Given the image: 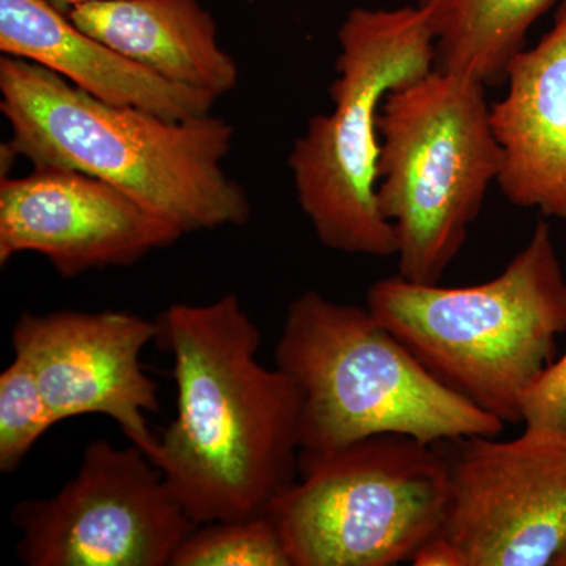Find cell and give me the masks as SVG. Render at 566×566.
<instances>
[{
  "instance_id": "5b68a950",
  "label": "cell",
  "mask_w": 566,
  "mask_h": 566,
  "mask_svg": "<svg viewBox=\"0 0 566 566\" xmlns=\"http://www.w3.org/2000/svg\"><path fill=\"white\" fill-rule=\"evenodd\" d=\"M334 109L294 140L289 166L319 243L353 255H397L392 223L376 202L378 117L387 93L434 70V40L419 7L354 9L337 32Z\"/></svg>"
},
{
  "instance_id": "52a82bcc",
  "label": "cell",
  "mask_w": 566,
  "mask_h": 566,
  "mask_svg": "<svg viewBox=\"0 0 566 566\" xmlns=\"http://www.w3.org/2000/svg\"><path fill=\"white\" fill-rule=\"evenodd\" d=\"M297 476L268 512L293 566L403 564L444 524L449 460L412 436L300 455Z\"/></svg>"
},
{
  "instance_id": "3957f363",
  "label": "cell",
  "mask_w": 566,
  "mask_h": 566,
  "mask_svg": "<svg viewBox=\"0 0 566 566\" xmlns=\"http://www.w3.org/2000/svg\"><path fill=\"white\" fill-rule=\"evenodd\" d=\"M367 308L442 385L517 424L566 333V277L549 223L538 221L497 277L471 286L382 279Z\"/></svg>"
},
{
  "instance_id": "4fadbf2b",
  "label": "cell",
  "mask_w": 566,
  "mask_h": 566,
  "mask_svg": "<svg viewBox=\"0 0 566 566\" xmlns=\"http://www.w3.org/2000/svg\"><path fill=\"white\" fill-rule=\"evenodd\" d=\"M0 52L39 63L104 103L167 120L203 117L218 99L129 61L77 28L50 0H0Z\"/></svg>"
},
{
  "instance_id": "9c48e42d",
  "label": "cell",
  "mask_w": 566,
  "mask_h": 566,
  "mask_svg": "<svg viewBox=\"0 0 566 566\" xmlns=\"http://www.w3.org/2000/svg\"><path fill=\"white\" fill-rule=\"evenodd\" d=\"M460 439L441 532L465 566L553 565L566 543V434Z\"/></svg>"
},
{
  "instance_id": "2e32d148",
  "label": "cell",
  "mask_w": 566,
  "mask_h": 566,
  "mask_svg": "<svg viewBox=\"0 0 566 566\" xmlns=\"http://www.w3.org/2000/svg\"><path fill=\"white\" fill-rule=\"evenodd\" d=\"M170 566H293L270 516L199 524Z\"/></svg>"
},
{
  "instance_id": "ba28073f",
  "label": "cell",
  "mask_w": 566,
  "mask_h": 566,
  "mask_svg": "<svg viewBox=\"0 0 566 566\" xmlns=\"http://www.w3.org/2000/svg\"><path fill=\"white\" fill-rule=\"evenodd\" d=\"M11 521L29 566H170L199 526L139 447L98 439L48 499H25Z\"/></svg>"
},
{
  "instance_id": "8fae6325",
  "label": "cell",
  "mask_w": 566,
  "mask_h": 566,
  "mask_svg": "<svg viewBox=\"0 0 566 566\" xmlns=\"http://www.w3.org/2000/svg\"><path fill=\"white\" fill-rule=\"evenodd\" d=\"M185 237L109 182L63 167L0 181V264L40 253L62 277L125 268Z\"/></svg>"
},
{
  "instance_id": "e0dca14e",
  "label": "cell",
  "mask_w": 566,
  "mask_h": 566,
  "mask_svg": "<svg viewBox=\"0 0 566 566\" xmlns=\"http://www.w3.org/2000/svg\"><path fill=\"white\" fill-rule=\"evenodd\" d=\"M57 423L31 364L14 354L0 374V472L13 474L41 436Z\"/></svg>"
},
{
  "instance_id": "7402d4cb",
  "label": "cell",
  "mask_w": 566,
  "mask_h": 566,
  "mask_svg": "<svg viewBox=\"0 0 566 566\" xmlns=\"http://www.w3.org/2000/svg\"><path fill=\"white\" fill-rule=\"evenodd\" d=\"M249 2H253V0H249Z\"/></svg>"
},
{
  "instance_id": "30bf717a",
  "label": "cell",
  "mask_w": 566,
  "mask_h": 566,
  "mask_svg": "<svg viewBox=\"0 0 566 566\" xmlns=\"http://www.w3.org/2000/svg\"><path fill=\"white\" fill-rule=\"evenodd\" d=\"M156 335V322L128 312H24L11 345L31 364L59 423L85 415L109 417L156 464L159 438L147 416L161 411V401L140 363Z\"/></svg>"
},
{
  "instance_id": "277c9868",
  "label": "cell",
  "mask_w": 566,
  "mask_h": 566,
  "mask_svg": "<svg viewBox=\"0 0 566 566\" xmlns=\"http://www.w3.org/2000/svg\"><path fill=\"white\" fill-rule=\"evenodd\" d=\"M275 367L301 398V455L370 436L430 444L497 436L505 423L442 385L367 307L308 290L290 304Z\"/></svg>"
},
{
  "instance_id": "ffe728a7",
  "label": "cell",
  "mask_w": 566,
  "mask_h": 566,
  "mask_svg": "<svg viewBox=\"0 0 566 566\" xmlns=\"http://www.w3.org/2000/svg\"><path fill=\"white\" fill-rule=\"evenodd\" d=\"M50 2L54 3L57 9H74L77 6H84V3L98 2V0H50Z\"/></svg>"
},
{
  "instance_id": "6da1fadb",
  "label": "cell",
  "mask_w": 566,
  "mask_h": 566,
  "mask_svg": "<svg viewBox=\"0 0 566 566\" xmlns=\"http://www.w3.org/2000/svg\"><path fill=\"white\" fill-rule=\"evenodd\" d=\"M156 324L177 386L156 460L167 485L197 524L268 515L300 474L296 386L259 363L262 333L234 293L172 304Z\"/></svg>"
},
{
  "instance_id": "9a60e30c",
  "label": "cell",
  "mask_w": 566,
  "mask_h": 566,
  "mask_svg": "<svg viewBox=\"0 0 566 566\" xmlns=\"http://www.w3.org/2000/svg\"><path fill=\"white\" fill-rule=\"evenodd\" d=\"M556 0H420L434 40V70L501 85L527 33Z\"/></svg>"
},
{
  "instance_id": "8992f818",
  "label": "cell",
  "mask_w": 566,
  "mask_h": 566,
  "mask_svg": "<svg viewBox=\"0 0 566 566\" xmlns=\"http://www.w3.org/2000/svg\"><path fill=\"white\" fill-rule=\"evenodd\" d=\"M485 88L431 70L381 104L376 202L392 223L406 281L441 282L501 172Z\"/></svg>"
},
{
  "instance_id": "7c38bea8",
  "label": "cell",
  "mask_w": 566,
  "mask_h": 566,
  "mask_svg": "<svg viewBox=\"0 0 566 566\" xmlns=\"http://www.w3.org/2000/svg\"><path fill=\"white\" fill-rule=\"evenodd\" d=\"M506 91L490 106L502 151L497 182L510 203L566 221V0L554 25L513 59Z\"/></svg>"
},
{
  "instance_id": "d6986e66",
  "label": "cell",
  "mask_w": 566,
  "mask_h": 566,
  "mask_svg": "<svg viewBox=\"0 0 566 566\" xmlns=\"http://www.w3.org/2000/svg\"><path fill=\"white\" fill-rule=\"evenodd\" d=\"M411 562L415 566H465L460 551L441 531L416 551Z\"/></svg>"
},
{
  "instance_id": "44dd1931",
  "label": "cell",
  "mask_w": 566,
  "mask_h": 566,
  "mask_svg": "<svg viewBox=\"0 0 566 566\" xmlns=\"http://www.w3.org/2000/svg\"><path fill=\"white\" fill-rule=\"evenodd\" d=\"M551 566H566V543L564 547H562V549L558 551V554L556 558H554L553 565Z\"/></svg>"
},
{
  "instance_id": "5bb4252c",
  "label": "cell",
  "mask_w": 566,
  "mask_h": 566,
  "mask_svg": "<svg viewBox=\"0 0 566 566\" xmlns=\"http://www.w3.org/2000/svg\"><path fill=\"white\" fill-rule=\"evenodd\" d=\"M66 14L164 80L218 98L237 87V62L219 44L218 24L200 0H98Z\"/></svg>"
},
{
  "instance_id": "ac0fdd59",
  "label": "cell",
  "mask_w": 566,
  "mask_h": 566,
  "mask_svg": "<svg viewBox=\"0 0 566 566\" xmlns=\"http://www.w3.org/2000/svg\"><path fill=\"white\" fill-rule=\"evenodd\" d=\"M523 423L566 434V353L532 387L524 401Z\"/></svg>"
},
{
  "instance_id": "7a4b0ae2",
  "label": "cell",
  "mask_w": 566,
  "mask_h": 566,
  "mask_svg": "<svg viewBox=\"0 0 566 566\" xmlns=\"http://www.w3.org/2000/svg\"><path fill=\"white\" fill-rule=\"evenodd\" d=\"M0 111L11 139L2 161L28 159L92 175L128 193L182 234L241 227L243 186L223 170L234 129L208 114L167 120L115 106L24 59L0 57Z\"/></svg>"
}]
</instances>
